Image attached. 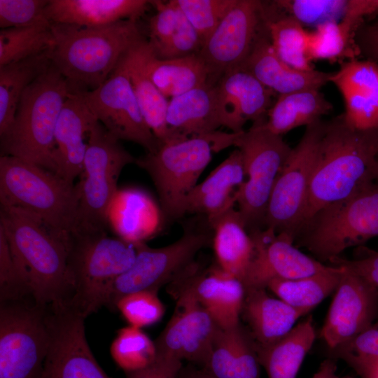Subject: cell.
I'll return each mask as SVG.
<instances>
[{"label": "cell", "mask_w": 378, "mask_h": 378, "mask_svg": "<svg viewBox=\"0 0 378 378\" xmlns=\"http://www.w3.org/2000/svg\"><path fill=\"white\" fill-rule=\"evenodd\" d=\"M115 308L130 326L139 328L156 323L164 314V306L153 290L127 294L116 302Z\"/></svg>", "instance_id": "obj_43"}, {"label": "cell", "mask_w": 378, "mask_h": 378, "mask_svg": "<svg viewBox=\"0 0 378 378\" xmlns=\"http://www.w3.org/2000/svg\"><path fill=\"white\" fill-rule=\"evenodd\" d=\"M218 267L242 282L254 252L253 238L234 207L209 223Z\"/></svg>", "instance_id": "obj_30"}, {"label": "cell", "mask_w": 378, "mask_h": 378, "mask_svg": "<svg viewBox=\"0 0 378 378\" xmlns=\"http://www.w3.org/2000/svg\"><path fill=\"white\" fill-rule=\"evenodd\" d=\"M213 231L206 218L183 226L181 237L161 248H151L145 242L136 244V255L132 265L113 282L106 305L115 308L122 296L141 290H157L176 279L191 263L197 254L212 244Z\"/></svg>", "instance_id": "obj_11"}, {"label": "cell", "mask_w": 378, "mask_h": 378, "mask_svg": "<svg viewBox=\"0 0 378 378\" xmlns=\"http://www.w3.org/2000/svg\"><path fill=\"white\" fill-rule=\"evenodd\" d=\"M266 120L238 132L234 146L241 152L246 181L239 190L238 211L248 232L264 228L269 199L290 148L271 132Z\"/></svg>", "instance_id": "obj_10"}, {"label": "cell", "mask_w": 378, "mask_h": 378, "mask_svg": "<svg viewBox=\"0 0 378 378\" xmlns=\"http://www.w3.org/2000/svg\"><path fill=\"white\" fill-rule=\"evenodd\" d=\"M171 283L170 288L190 292L220 328L240 323L245 286L240 279L223 271L216 263L202 268L194 261Z\"/></svg>", "instance_id": "obj_20"}, {"label": "cell", "mask_w": 378, "mask_h": 378, "mask_svg": "<svg viewBox=\"0 0 378 378\" xmlns=\"http://www.w3.org/2000/svg\"><path fill=\"white\" fill-rule=\"evenodd\" d=\"M150 4L146 0H49L46 15L50 23L99 27L125 20L137 21Z\"/></svg>", "instance_id": "obj_26"}, {"label": "cell", "mask_w": 378, "mask_h": 378, "mask_svg": "<svg viewBox=\"0 0 378 378\" xmlns=\"http://www.w3.org/2000/svg\"><path fill=\"white\" fill-rule=\"evenodd\" d=\"M85 318L65 304L48 307L50 345L40 378H111L88 346Z\"/></svg>", "instance_id": "obj_16"}, {"label": "cell", "mask_w": 378, "mask_h": 378, "mask_svg": "<svg viewBox=\"0 0 378 378\" xmlns=\"http://www.w3.org/2000/svg\"><path fill=\"white\" fill-rule=\"evenodd\" d=\"M330 82L341 93L346 122L360 131L378 129V63L357 58L343 62Z\"/></svg>", "instance_id": "obj_22"}, {"label": "cell", "mask_w": 378, "mask_h": 378, "mask_svg": "<svg viewBox=\"0 0 378 378\" xmlns=\"http://www.w3.org/2000/svg\"><path fill=\"white\" fill-rule=\"evenodd\" d=\"M110 352L115 363L126 373L143 369L157 358L155 342L141 328L132 326L119 329Z\"/></svg>", "instance_id": "obj_40"}, {"label": "cell", "mask_w": 378, "mask_h": 378, "mask_svg": "<svg viewBox=\"0 0 378 378\" xmlns=\"http://www.w3.org/2000/svg\"><path fill=\"white\" fill-rule=\"evenodd\" d=\"M156 13L148 23L149 40L153 50L163 46L174 33L178 22V10L175 0L151 1Z\"/></svg>", "instance_id": "obj_48"}, {"label": "cell", "mask_w": 378, "mask_h": 378, "mask_svg": "<svg viewBox=\"0 0 378 378\" xmlns=\"http://www.w3.org/2000/svg\"><path fill=\"white\" fill-rule=\"evenodd\" d=\"M30 298L16 269L8 240L0 230L1 302Z\"/></svg>", "instance_id": "obj_47"}, {"label": "cell", "mask_w": 378, "mask_h": 378, "mask_svg": "<svg viewBox=\"0 0 378 378\" xmlns=\"http://www.w3.org/2000/svg\"><path fill=\"white\" fill-rule=\"evenodd\" d=\"M0 207V230L31 298L44 307L68 302L74 287L69 264L72 239L54 232L20 209L4 203Z\"/></svg>", "instance_id": "obj_1"}, {"label": "cell", "mask_w": 378, "mask_h": 378, "mask_svg": "<svg viewBox=\"0 0 378 378\" xmlns=\"http://www.w3.org/2000/svg\"><path fill=\"white\" fill-rule=\"evenodd\" d=\"M239 66L278 96L304 90L320 89L330 82L332 74L316 69L300 71L286 64L272 48L267 25Z\"/></svg>", "instance_id": "obj_24"}, {"label": "cell", "mask_w": 378, "mask_h": 378, "mask_svg": "<svg viewBox=\"0 0 378 378\" xmlns=\"http://www.w3.org/2000/svg\"><path fill=\"white\" fill-rule=\"evenodd\" d=\"M136 244L107 231L78 232L72 237L69 264L73 291L64 303L86 318L103 305L115 280L134 263Z\"/></svg>", "instance_id": "obj_7"}, {"label": "cell", "mask_w": 378, "mask_h": 378, "mask_svg": "<svg viewBox=\"0 0 378 378\" xmlns=\"http://www.w3.org/2000/svg\"><path fill=\"white\" fill-rule=\"evenodd\" d=\"M342 378H354V377L351 376H345V377H342Z\"/></svg>", "instance_id": "obj_57"}, {"label": "cell", "mask_w": 378, "mask_h": 378, "mask_svg": "<svg viewBox=\"0 0 378 378\" xmlns=\"http://www.w3.org/2000/svg\"><path fill=\"white\" fill-rule=\"evenodd\" d=\"M356 41L360 52H364L371 60L378 63V32L373 28L358 31Z\"/></svg>", "instance_id": "obj_51"}, {"label": "cell", "mask_w": 378, "mask_h": 378, "mask_svg": "<svg viewBox=\"0 0 378 378\" xmlns=\"http://www.w3.org/2000/svg\"><path fill=\"white\" fill-rule=\"evenodd\" d=\"M361 22L348 18L328 22L309 31L308 56L311 62H330L356 59L360 53L356 35Z\"/></svg>", "instance_id": "obj_38"}, {"label": "cell", "mask_w": 378, "mask_h": 378, "mask_svg": "<svg viewBox=\"0 0 378 378\" xmlns=\"http://www.w3.org/2000/svg\"><path fill=\"white\" fill-rule=\"evenodd\" d=\"M332 266L342 267L363 277L378 289V252H368L353 260L337 257L330 261Z\"/></svg>", "instance_id": "obj_49"}, {"label": "cell", "mask_w": 378, "mask_h": 378, "mask_svg": "<svg viewBox=\"0 0 378 378\" xmlns=\"http://www.w3.org/2000/svg\"><path fill=\"white\" fill-rule=\"evenodd\" d=\"M312 378H342L337 373L336 360L333 358L324 360Z\"/></svg>", "instance_id": "obj_53"}, {"label": "cell", "mask_w": 378, "mask_h": 378, "mask_svg": "<svg viewBox=\"0 0 378 378\" xmlns=\"http://www.w3.org/2000/svg\"><path fill=\"white\" fill-rule=\"evenodd\" d=\"M237 133L215 132L159 144L135 164L150 176L157 190L161 211L169 220L185 216L186 197L211 162L213 155L234 146Z\"/></svg>", "instance_id": "obj_6"}, {"label": "cell", "mask_w": 378, "mask_h": 378, "mask_svg": "<svg viewBox=\"0 0 378 378\" xmlns=\"http://www.w3.org/2000/svg\"><path fill=\"white\" fill-rule=\"evenodd\" d=\"M96 120L80 94H69L55 128L53 160L55 173L69 183L81 172L88 134Z\"/></svg>", "instance_id": "obj_23"}, {"label": "cell", "mask_w": 378, "mask_h": 378, "mask_svg": "<svg viewBox=\"0 0 378 378\" xmlns=\"http://www.w3.org/2000/svg\"><path fill=\"white\" fill-rule=\"evenodd\" d=\"M266 289H246L241 316L258 346H266L279 340L305 315L281 299L271 297Z\"/></svg>", "instance_id": "obj_29"}, {"label": "cell", "mask_w": 378, "mask_h": 378, "mask_svg": "<svg viewBox=\"0 0 378 378\" xmlns=\"http://www.w3.org/2000/svg\"><path fill=\"white\" fill-rule=\"evenodd\" d=\"M175 1L203 44L237 2V0Z\"/></svg>", "instance_id": "obj_42"}, {"label": "cell", "mask_w": 378, "mask_h": 378, "mask_svg": "<svg viewBox=\"0 0 378 378\" xmlns=\"http://www.w3.org/2000/svg\"><path fill=\"white\" fill-rule=\"evenodd\" d=\"M267 4L258 0H237L218 26L204 43L200 58L216 84L227 71L239 66L250 54L266 27Z\"/></svg>", "instance_id": "obj_15"}, {"label": "cell", "mask_w": 378, "mask_h": 378, "mask_svg": "<svg viewBox=\"0 0 378 378\" xmlns=\"http://www.w3.org/2000/svg\"><path fill=\"white\" fill-rule=\"evenodd\" d=\"M266 24L272 48L281 60L300 71L315 69L308 56L309 31L274 1L267 6Z\"/></svg>", "instance_id": "obj_36"}, {"label": "cell", "mask_w": 378, "mask_h": 378, "mask_svg": "<svg viewBox=\"0 0 378 378\" xmlns=\"http://www.w3.org/2000/svg\"><path fill=\"white\" fill-rule=\"evenodd\" d=\"M245 181L243 156L237 148L188 193L184 204L185 215L204 216L211 223L234 207Z\"/></svg>", "instance_id": "obj_25"}, {"label": "cell", "mask_w": 378, "mask_h": 378, "mask_svg": "<svg viewBox=\"0 0 378 378\" xmlns=\"http://www.w3.org/2000/svg\"><path fill=\"white\" fill-rule=\"evenodd\" d=\"M50 345L48 307L1 302L0 378H40Z\"/></svg>", "instance_id": "obj_12"}, {"label": "cell", "mask_w": 378, "mask_h": 378, "mask_svg": "<svg viewBox=\"0 0 378 378\" xmlns=\"http://www.w3.org/2000/svg\"><path fill=\"white\" fill-rule=\"evenodd\" d=\"M377 154L378 129L356 130L343 113L326 121L301 226L320 209L374 181L372 170Z\"/></svg>", "instance_id": "obj_2"}, {"label": "cell", "mask_w": 378, "mask_h": 378, "mask_svg": "<svg viewBox=\"0 0 378 378\" xmlns=\"http://www.w3.org/2000/svg\"><path fill=\"white\" fill-rule=\"evenodd\" d=\"M375 237H378V182L372 181L320 209L301 226L295 240L320 260L329 262L347 248Z\"/></svg>", "instance_id": "obj_8"}, {"label": "cell", "mask_w": 378, "mask_h": 378, "mask_svg": "<svg viewBox=\"0 0 378 378\" xmlns=\"http://www.w3.org/2000/svg\"><path fill=\"white\" fill-rule=\"evenodd\" d=\"M125 55L100 86L77 94L83 97L97 120L116 139L134 142L144 148L147 153H152L160 143L141 111Z\"/></svg>", "instance_id": "obj_14"}, {"label": "cell", "mask_w": 378, "mask_h": 378, "mask_svg": "<svg viewBox=\"0 0 378 378\" xmlns=\"http://www.w3.org/2000/svg\"><path fill=\"white\" fill-rule=\"evenodd\" d=\"M284 13L303 27L314 28L328 22H340L346 13L348 0H278L274 1Z\"/></svg>", "instance_id": "obj_41"}, {"label": "cell", "mask_w": 378, "mask_h": 378, "mask_svg": "<svg viewBox=\"0 0 378 378\" xmlns=\"http://www.w3.org/2000/svg\"><path fill=\"white\" fill-rule=\"evenodd\" d=\"M203 368L212 378H260L256 345L241 323L219 328Z\"/></svg>", "instance_id": "obj_28"}, {"label": "cell", "mask_w": 378, "mask_h": 378, "mask_svg": "<svg viewBox=\"0 0 378 378\" xmlns=\"http://www.w3.org/2000/svg\"><path fill=\"white\" fill-rule=\"evenodd\" d=\"M214 85L206 83L169 100L166 113L169 141L211 134L222 127Z\"/></svg>", "instance_id": "obj_27"}, {"label": "cell", "mask_w": 378, "mask_h": 378, "mask_svg": "<svg viewBox=\"0 0 378 378\" xmlns=\"http://www.w3.org/2000/svg\"><path fill=\"white\" fill-rule=\"evenodd\" d=\"M360 378H378V363L357 362L349 365Z\"/></svg>", "instance_id": "obj_52"}, {"label": "cell", "mask_w": 378, "mask_h": 378, "mask_svg": "<svg viewBox=\"0 0 378 378\" xmlns=\"http://www.w3.org/2000/svg\"><path fill=\"white\" fill-rule=\"evenodd\" d=\"M375 162L372 167V177L374 181L377 180L378 181V167L376 165Z\"/></svg>", "instance_id": "obj_55"}, {"label": "cell", "mask_w": 378, "mask_h": 378, "mask_svg": "<svg viewBox=\"0 0 378 378\" xmlns=\"http://www.w3.org/2000/svg\"><path fill=\"white\" fill-rule=\"evenodd\" d=\"M182 368V361L178 359L157 356L150 365L127 373V378H178Z\"/></svg>", "instance_id": "obj_50"}, {"label": "cell", "mask_w": 378, "mask_h": 378, "mask_svg": "<svg viewBox=\"0 0 378 378\" xmlns=\"http://www.w3.org/2000/svg\"><path fill=\"white\" fill-rule=\"evenodd\" d=\"M50 22L0 31V66L38 55L52 48Z\"/></svg>", "instance_id": "obj_39"}, {"label": "cell", "mask_w": 378, "mask_h": 378, "mask_svg": "<svg viewBox=\"0 0 378 378\" xmlns=\"http://www.w3.org/2000/svg\"><path fill=\"white\" fill-rule=\"evenodd\" d=\"M315 338L309 316L279 340L266 346L255 344L259 363L268 378H296Z\"/></svg>", "instance_id": "obj_32"}, {"label": "cell", "mask_w": 378, "mask_h": 378, "mask_svg": "<svg viewBox=\"0 0 378 378\" xmlns=\"http://www.w3.org/2000/svg\"><path fill=\"white\" fill-rule=\"evenodd\" d=\"M331 358L348 365L357 362L378 363V321L342 346L330 351Z\"/></svg>", "instance_id": "obj_46"}, {"label": "cell", "mask_w": 378, "mask_h": 378, "mask_svg": "<svg viewBox=\"0 0 378 378\" xmlns=\"http://www.w3.org/2000/svg\"><path fill=\"white\" fill-rule=\"evenodd\" d=\"M148 41L144 38L125 55L130 82L143 116L160 144L170 136L166 122L169 100L157 88L146 69Z\"/></svg>", "instance_id": "obj_31"}, {"label": "cell", "mask_w": 378, "mask_h": 378, "mask_svg": "<svg viewBox=\"0 0 378 378\" xmlns=\"http://www.w3.org/2000/svg\"><path fill=\"white\" fill-rule=\"evenodd\" d=\"M54 45L51 64L66 80L70 93L95 90L111 74L122 57L144 37L137 21L122 20L88 27L51 23Z\"/></svg>", "instance_id": "obj_3"}, {"label": "cell", "mask_w": 378, "mask_h": 378, "mask_svg": "<svg viewBox=\"0 0 378 378\" xmlns=\"http://www.w3.org/2000/svg\"><path fill=\"white\" fill-rule=\"evenodd\" d=\"M0 202L22 210L66 238L76 232V184L33 163L1 155Z\"/></svg>", "instance_id": "obj_4"}, {"label": "cell", "mask_w": 378, "mask_h": 378, "mask_svg": "<svg viewBox=\"0 0 378 378\" xmlns=\"http://www.w3.org/2000/svg\"><path fill=\"white\" fill-rule=\"evenodd\" d=\"M178 378H212L203 368L192 365L181 369Z\"/></svg>", "instance_id": "obj_54"}, {"label": "cell", "mask_w": 378, "mask_h": 378, "mask_svg": "<svg viewBox=\"0 0 378 378\" xmlns=\"http://www.w3.org/2000/svg\"><path fill=\"white\" fill-rule=\"evenodd\" d=\"M373 28L378 32V24L375 27H373Z\"/></svg>", "instance_id": "obj_56"}, {"label": "cell", "mask_w": 378, "mask_h": 378, "mask_svg": "<svg viewBox=\"0 0 378 378\" xmlns=\"http://www.w3.org/2000/svg\"><path fill=\"white\" fill-rule=\"evenodd\" d=\"M69 93L66 80L50 64L23 92L13 122L1 137V155L16 157L55 173V132Z\"/></svg>", "instance_id": "obj_5"}, {"label": "cell", "mask_w": 378, "mask_h": 378, "mask_svg": "<svg viewBox=\"0 0 378 378\" xmlns=\"http://www.w3.org/2000/svg\"><path fill=\"white\" fill-rule=\"evenodd\" d=\"M325 124L326 121L320 120L307 126L300 141L292 148L272 190L265 228L295 237L303 221Z\"/></svg>", "instance_id": "obj_13"}, {"label": "cell", "mask_w": 378, "mask_h": 378, "mask_svg": "<svg viewBox=\"0 0 378 378\" xmlns=\"http://www.w3.org/2000/svg\"><path fill=\"white\" fill-rule=\"evenodd\" d=\"M344 269L332 266L322 272L293 279H275L266 288L305 315L335 291Z\"/></svg>", "instance_id": "obj_37"}, {"label": "cell", "mask_w": 378, "mask_h": 378, "mask_svg": "<svg viewBox=\"0 0 378 378\" xmlns=\"http://www.w3.org/2000/svg\"><path fill=\"white\" fill-rule=\"evenodd\" d=\"M375 164L378 167V160H376Z\"/></svg>", "instance_id": "obj_58"}, {"label": "cell", "mask_w": 378, "mask_h": 378, "mask_svg": "<svg viewBox=\"0 0 378 378\" xmlns=\"http://www.w3.org/2000/svg\"><path fill=\"white\" fill-rule=\"evenodd\" d=\"M343 269L320 332L330 351L367 329L378 314V289L359 275Z\"/></svg>", "instance_id": "obj_19"}, {"label": "cell", "mask_w": 378, "mask_h": 378, "mask_svg": "<svg viewBox=\"0 0 378 378\" xmlns=\"http://www.w3.org/2000/svg\"><path fill=\"white\" fill-rule=\"evenodd\" d=\"M249 232L254 252L243 280L246 289L266 288L272 280L302 278L330 267L299 250L288 233L265 227Z\"/></svg>", "instance_id": "obj_18"}, {"label": "cell", "mask_w": 378, "mask_h": 378, "mask_svg": "<svg viewBox=\"0 0 378 378\" xmlns=\"http://www.w3.org/2000/svg\"><path fill=\"white\" fill-rule=\"evenodd\" d=\"M136 158L96 120L88 134L83 168L76 184L78 199L76 233L107 231L109 214L122 169Z\"/></svg>", "instance_id": "obj_9"}, {"label": "cell", "mask_w": 378, "mask_h": 378, "mask_svg": "<svg viewBox=\"0 0 378 378\" xmlns=\"http://www.w3.org/2000/svg\"><path fill=\"white\" fill-rule=\"evenodd\" d=\"M178 22L174 33L163 46L153 50L159 59H171L198 54L203 46L196 30L178 6Z\"/></svg>", "instance_id": "obj_45"}, {"label": "cell", "mask_w": 378, "mask_h": 378, "mask_svg": "<svg viewBox=\"0 0 378 378\" xmlns=\"http://www.w3.org/2000/svg\"><path fill=\"white\" fill-rule=\"evenodd\" d=\"M50 64L47 50L0 66V137L10 128L23 92Z\"/></svg>", "instance_id": "obj_35"}, {"label": "cell", "mask_w": 378, "mask_h": 378, "mask_svg": "<svg viewBox=\"0 0 378 378\" xmlns=\"http://www.w3.org/2000/svg\"><path fill=\"white\" fill-rule=\"evenodd\" d=\"M146 64L153 83L169 99L209 83L208 69L198 54L161 59L155 57L148 41Z\"/></svg>", "instance_id": "obj_33"}, {"label": "cell", "mask_w": 378, "mask_h": 378, "mask_svg": "<svg viewBox=\"0 0 378 378\" xmlns=\"http://www.w3.org/2000/svg\"><path fill=\"white\" fill-rule=\"evenodd\" d=\"M216 106L222 127L244 131L248 121L266 120L275 94L250 73L237 66L225 72L214 85Z\"/></svg>", "instance_id": "obj_21"}, {"label": "cell", "mask_w": 378, "mask_h": 378, "mask_svg": "<svg viewBox=\"0 0 378 378\" xmlns=\"http://www.w3.org/2000/svg\"><path fill=\"white\" fill-rule=\"evenodd\" d=\"M49 0H0V27H29L50 22L46 15Z\"/></svg>", "instance_id": "obj_44"}, {"label": "cell", "mask_w": 378, "mask_h": 378, "mask_svg": "<svg viewBox=\"0 0 378 378\" xmlns=\"http://www.w3.org/2000/svg\"><path fill=\"white\" fill-rule=\"evenodd\" d=\"M172 293L176 298V308L155 341L157 356L186 360L202 368L220 327L190 292L174 289Z\"/></svg>", "instance_id": "obj_17"}, {"label": "cell", "mask_w": 378, "mask_h": 378, "mask_svg": "<svg viewBox=\"0 0 378 378\" xmlns=\"http://www.w3.org/2000/svg\"><path fill=\"white\" fill-rule=\"evenodd\" d=\"M332 108L320 89L281 94L268 111L265 125L273 133L282 136L322 120Z\"/></svg>", "instance_id": "obj_34"}]
</instances>
